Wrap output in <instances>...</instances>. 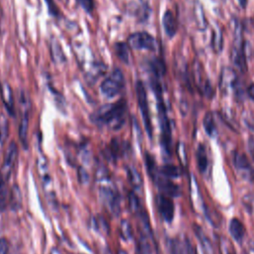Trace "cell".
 <instances>
[{
  "mask_svg": "<svg viewBox=\"0 0 254 254\" xmlns=\"http://www.w3.org/2000/svg\"><path fill=\"white\" fill-rule=\"evenodd\" d=\"M126 112V100L120 98L116 102L100 106L90 114L89 118L91 122L98 127H107L110 130L117 131L125 124Z\"/></svg>",
  "mask_w": 254,
  "mask_h": 254,
  "instance_id": "cell-1",
  "label": "cell"
},
{
  "mask_svg": "<svg viewBox=\"0 0 254 254\" xmlns=\"http://www.w3.org/2000/svg\"><path fill=\"white\" fill-rule=\"evenodd\" d=\"M124 87V74L118 67L114 68L100 84V91L106 98H113Z\"/></svg>",
  "mask_w": 254,
  "mask_h": 254,
  "instance_id": "cell-2",
  "label": "cell"
},
{
  "mask_svg": "<svg viewBox=\"0 0 254 254\" xmlns=\"http://www.w3.org/2000/svg\"><path fill=\"white\" fill-rule=\"evenodd\" d=\"M136 96H137V102L138 106L140 109V112L142 114L143 122L145 129L149 135L150 138H152V133H153V128H152V121H151V116H150V110H149V105H148V98H147V92L145 89V86L141 80H138L136 82Z\"/></svg>",
  "mask_w": 254,
  "mask_h": 254,
  "instance_id": "cell-3",
  "label": "cell"
},
{
  "mask_svg": "<svg viewBox=\"0 0 254 254\" xmlns=\"http://www.w3.org/2000/svg\"><path fill=\"white\" fill-rule=\"evenodd\" d=\"M127 44L133 50L155 51L157 47L155 38L145 31L132 33L127 39Z\"/></svg>",
  "mask_w": 254,
  "mask_h": 254,
  "instance_id": "cell-4",
  "label": "cell"
},
{
  "mask_svg": "<svg viewBox=\"0 0 254 254\" xmlns=\"http://www.w3.org/2000/svg\"><path fill=\"white\" fill-rule=\"evenodd\" d=\"M231 59L233 64L239 68L240 71L244 72L247 69L245 46L243 44L241 30L239 27L235 29V37H234V44L231 52Z\"/></svg>",
  "mask_w": 254,
  "mask_h": 254,
  "instance_id": "cell-5",
  "label": "cell"
},
{
  "mask_svg": "<svg viewBox=\"0 0 254 254\" xmlns=\"http://www.w3.org/2000/svg\"><path fill=\"white\" fill-rule=\"evenodd\" d=\"M191 72H192L193 82L196 85V87L198 88L199 92L205 97H208V98L212 97L213 89H212L210 82H209L207 76L205 75V72H204L202 65L200 64L199 62H197V61L193 62Z\"/></svg>",
  "mask_w": 254,
  "mask_h": 254,
  "instance_id": "cell-6",
  "label": "cell"
},
{
  "mask_svg": "<svg viewBox=\"0 0 254 254\" xmlns=\"http://www.w3.org/2000/svg\"><path fill=\"white\" fill-rule=\"evenodd\" d=\"M232 161L239 177L242 178L244 181L254 183V168L246 155L244 153L236 151L233 154Z\"/></svg>",
  "mask_w": 254,
  "mask_h": 254,
  "instance_id": "cell-7",
  "label": "cell"
},
{
  "mask_svg": "<svg viewBox=\"0 0 254 254\" xmlns=\"http://www.w3.org/2000/svg\"><path fill=\"white\" fill-rule=\"evenodd\" d=\"M155 202L160 216L166 222H172L175 216V203L173 198L164 193H159L156 195Z\"/></svg>",
  "mask_w": 254,
  "mask_h": 254,
  "instance_id": "cell-8",
  "label": "cell"
},
{
  "mask_svg": "<svg viewBox=\"0 0 254 254\" xmlns=\"http://www.w3.org/2000/svg\"><path fill=\"white\" fill-rule=\"evenodd\" d=\"M99 195L103 203L108 207V209L114 213L118 214L120 211V199L117 191L109 186H101L99 188Z\"/></svg>",
  "mask_w": 254,
  "mask_h": 254,
  "instance_id": "cell-9",
  "label": "cell"
},
{
  "mask_svg": "<svg viewBox=\"0 0 254 254\" xmlns=\"http://www.w3.org/2000/svg\"><path fill=\"white\" fill-rule=\"evenodd\" d=\"M151 179L154 182V184L158 187V189L162 191L161 193H164L171 197H177L181 194L180 187L175 183H173L172 180L167 179L162 175H160L159 169L157 173L153 177H151Z\"/></svg>",
  "mask_w": 254,
  "mask_h": 254,
  "instance_id": "cell-10",
  "label": "cell"
},
{
  "mask_svg": "<svg viewBox=\"0 0 254 254\" xmlns=\"http://www.w3.org/2000/svg\"><path fill=\"white\" fill-rule=\"evenodd\" d=\"M18 159V146L17 144L12 141L9 146L6 149L4 159H3V165H2V173L4 175V178L7 180L12 174V171L16 165Z\"/></svg>",
  "mask_w": 254,
  "mask_h": 254,
  "instance_id": "cell-11",
  "label": "cell"
},
{
  "mask_svg": "<svg viewBox=\"0 0 254 254\" xmlns=\"http://www.w3.org/2000/svg\"><path fill=\"white\" fill-rule=\"evenodd\" d=\"M238 83V76L233 68L226 66L221 70L220 89L223 93H230L231 91L236 90Z\"/></svg>",
  "mask_w": 254,
  "mask_h": 254,
  "instance_id": "cell-12",
  "label": "cell"
},
{
  "mask_svg": "<svg viewBox=\"0 0 254 254\" xmlns=\"http://www.w3.org/2000/svg\"><path fill=\"white\" fill-rule=\"evenodd\" d=\"M169 247L172 254H197L196 250L188 238H185L184 240L177 238L171 239Z\"/></svg>",
  "mask_w": 254,
  "mask_h": 254,
  "instance_id": "cell-13",
  "label": "cell"
},
{
  "mask_svg": "<svg viewBox=\"0 0 254 254\" xmlns=\"http://www.w3.org/2000/svg\"><path fill=\"white\" fill-rule=\"evenodd\" d=\"M24 103V102H23ZM30 102H28L25 107L23 114L21 115L20 125H19V139L24 149L28 148V130H29V117H30Z\"/></svg>",
  "mask_w": 254,
  "mask_h": 254,
  "instance_id": "cell-14",
  "label": "cell"
},
{
  "mask_svg": "<svg viewBox=\"0 0 254 254\" xmlns=\"http://www.w3.org/2000/svg\"><path fill=\"white\" fill-rule=\"evenodd\" d=\"M0 95L7 112L11 116H15V101H14L13 91L9 83L7 82L0 83Z\"/></svg>",
  "mask_w": 254,
  "mask_h": 254,
  "instance_id": "cell-15",
  "label": "cell"
},
{
  "mask_svg": "<svg viewBox=\"0 0 254 254\" xmlns=\"http://www.w3.org/2000/svg\"><path fill=\"white\" fill-rule=\"evenodd\" d=\"M228 231L234 241L241 243L246 235V227L244 223L237 217L230 219L228 224Z\"/></svg>",
  "mask_w": 254,
  "mask_h": 254,
  "instance_id": "cell-16",
  "label": "cell"
},
{
  "mask_svg": "<svg viewBox=\"0 0 254 254\" xmlns=\"http://www.w3.org/2000/svg\"><path fill=\"white\" fill-rule=\"evenodd\" d=\"M125 144L126 143L124 141H120L117 138H113L104 151L106 158L110 160H117L119 157L123 155L126 149Z\"/></svg>",
  "mask_w": 254,
  "mask_h": 254,
  "instance_id": "cell-17",
  "label": "cell"
},
{
  "mask_svg": "<svg viewBox=\"0 0 254 254\" xmlns=\"http://www.w3.org/2000/svg\"><path fill=\"white\" fill-rule=\"evenodd\" d=\"M162 24L165 33L169 38H173L178 31V22L171 10H167L162 18Z\"/></svg>",
  "mask_w": 254,
  "mask_h": 254,
  "instance_id": "cell-18",
  "label": "cell"
},
{
  "mask_svg": "<svg viewBox=\"0 0 254 254\" xmlns=\"http://www.w3.org/2000/svg\"><path fill=\"white\" fill-rule=\"evenodd\" d=\"M50 50H51V57L52 61L56 64H65L66 58L65 55L62 49V46L60 42L58 41L57 38L52 37L51 38V43H50Z\"/></svg>",
  "mask_w": 254,
  "mask_h": 254,
  "instance_id": "cell-19",
  "label": "cell"
},
{
  "mask_svg": "<svg viewBox=\"0 0 254 254\" xmlns=\"http://www.w3.org/2000/svg\"><path fill=\"white\" fill-rule=\"evenodd\" d=\"M195 158H196L197 170L201 175H204L208 170L209 161H208L206 148L203 144H198L195 152Z\"/></svg>",
  "mask_w": 254,
  "mask_h": 254,
  "instance_id": "cell-20",
  "label": "cell"
},
{
  "mask_svg": "<svg viewBox=\"0 0 254 254\" xmlns=\"http://www.w3.org/2000/svg\"><path fill=\"white\" fill-rule=\"evenodd\" d=\"M107 69V65L104 64L101 62H95L92 64V65L90 66L88 72L86 73V78L88 79V81L90 82H94L98 79V77L102 76L105 71Z\"/></svg>",
  "mask_w": 254,
  "mask_h": 254,
  "instance_id": "cell-21",
  "label": "cell"
},
{
  "mask_svg": "<svg viewBox=\"0 0 254 254\" xmlns=\"http://www.w3.org/2000/svg\"><path fill=\"white\" fill-rule=\"evenodd\" d=\"M114 53L121 62H123L126 64H129L130 53H129V46L127 43H124V42L115 43L114 44Z\"/></svg>",
  "mask_w": 254,
  "mask_h": 254,
  "instance_id": "cell-22",
  "label": "cell"
},
{
  "mask_svg": "<svg viewBox=\"0 0 254 254\" xmlns=\"http://www.w3.org/2000/svg\"><path fill=\"white\" fill-rule=\"evenodd\" d=\"M127 176H128L130 184L133 186V188H135L137 190L142 188L143 179H142L141 174L138 172V170L135 167L129 166L127 168Z\"/></svg>",
  "mask_w": 254,
  "mask_h": 254,
  "instance_id": "cell-23",
  "label": "cell"
},
{
  "mask_svg": "<svg viewBox=\"0 0 254 254\" xmlns=\"http://www.w3.org/2000/svg\"><path fill=\"white\" fill-rule=\"evenodd\" d=\"M159 173L163 177L170 179V180L179 178L181 176V171L179 170V168L172 164H167V165H164L161 168H159Z\"/></svg>",
  "mask_w": 254,
  "mask_h": 254,
  "instance_id": "cell-24",
  "label": "cell"
},
{
  "mask_svg": "<svg viewBox=\"0 0 254 254\" xmlns=\"http://www.w3.org/2000/svg\"><path fill=\"white\" fill-rule=\"evenodd\" d=\"M203 128L206 134L210 137H214V135L216 134V124L212 112L205 113L203 117Z\"/></svg>",
  "mask_w": 254,
  "mask_h": 254,
  "instance_id": "cell-25",
  "label": "cell"
},
{
  "mask_svg": "<svg viewBox=\"0 0 254 254\" xmlns=\"http://www.w3.org/2000/svg\"><path fill=\"white\" fill-rule=\"evenodd\" d=\"M150 67H151L155 77L163 76L166 72V65H165L164 62L160 59H154L150 63Z\"/></svg>",
  "mask_w": 254,
  "mask_h": 254,
  "instance_id": "cell-26",
  "label": "cell"
},
{
  "mask_svg": "<svg viewBox=\"0 0 254 254\" xmlns=\"http://www.w3.org/2000/svg\"><path fill=\"white\" fill-rule=\"evenodd\" d=\"M212 48L216 53H219L223 47V37L220 28L213 29L212 33Z\"/></svg>",
  "mask_w": 254,
  "mask_h": 254,
  "instance_id": "cell-27",
  "label": "cell"
},
{
  "mask_svg": "<svg viewBox=\"0 0 254 254\" xmlns=\"http://www.w3.org/2000/svg\"><path fill=\"white\" fill-rule=\"evenodd\" d=\"M138 252L139 254H152L151 246L147 240V235L142 233L138 240Z\"/></svg>",
  "mask_w": 254,
  "mask_h": 254,
  "instance_id": "cell-28",
  "label": "cell"
},
{
  "mask_svg": "<svg viewBox=\"0 0 254 254\" xmlns=\"http://www.w3.org/2000/svg\"><path fill=\"white\" fill-rule=\"evenodd\" d=\"M128 200H129V206H130V209L133 213H135L136 215L138 213H140L143 209L141 208V204H140V200L137 196L136 193L134 192H130L129 193V196H128Z\"/></svg>",
  "mask_w": 254,
  "mask_h": 254,
  "instance_id": "cell-29",
  "label": "cell"
},
{
  "mask_svg": "<svg viewBox=\"0 0 254 254\" xmlns=\"http://www.w3.org/2000/svg\"><path fill=\"white\" fill-rule=\"evenodd\" d=\"M120 234L122 239L129 240L132 237V227L127 220H122L120 224Z\"/></svg>",
  "mask_w": 254,
  "mask_h": 254,
  "instance_id": "cell-30",
  "label": "cell"
},
{
  "mask_svg": "<svg viewBox=\"0 0 254 254\" xmlns=\"http://www.w3.org/2000/svg\"><path fill=\"white\" fill-rule=\"evenodd\" d=\"M6 201V187H5V178L0 169V205L5 204Z\"/></svg>",
  "mask_w": 254,
  "mask_h": 254,
  "instance_id": "cell-31",
  "label": "cell"
},
{
  "mask_svg": "<svg viewBox=\"0 0 254 254\" xmlns=\"http://www.w3.org/2000/svg\"><path fill=\"white\" fill-rule=\"evenodd\" d=\"M78 5L88 14H91L94 9V1L93 0H76Z\"/></svg>",
  "mask_w": 254,
  "mask_h": 254,
  "instance_id": "cell-32",
  "label": "cell"
},
{
  "mask_svg": "<svg viewBox=\"0 0 254 254\" xmlns=\"http://www.w3.org/2000/svg\"><path fill=\"white\" fill-rule=\"evenodd\" d=\"M49 9V12L54 17H59L61 15V11L54 0H45Z\"/></svg>",
  "mask_w": 254,
  "mask_h": 254,
  "instance_id": "cell-33",
  "label": "cell"
},
{
  "mask_svg": "<svg viewBox=\"0 0 254 254\" xmlns=\"http://www.w3.org/2000/svg\"><path fill=\"white\" fill-rule=\"evenodd\" d=\"M12 197H13V205H16L17 207L21 204V193L17 187H14V190L12 191Z\"/></svg>",
  "mask_w": 254,
  "mask_h": 254,
  "instance_id": "cell-34",
  "label": "cell"
},
{
  "mask_svg": "<svg viewBox=\"0 0 254 254\" xmlns=\"http://www.w3.org/2000/svg\"><path fill=\"white\" fill-rule=\"evenodd\" d=\"M77 174H78V179H79V181H80L81 183H84V184H85V183L88 182V180H89V175H88V173L85 171V169L79 167Z\"/></svg>",
  "mask_w": 254,
  "mask_h": 254,
  "instance_id": "cell-35",
  "label": "cell"
},
{
  "mask_svg": "<svg viewBox=\"0 0 254 254\" xmlns=\"http://www.w3.org/2000/svg\"><path fill=\"white\" fill-rule=\"evenodd\" d=\"M9 250L8 241L5 238H0V254H7Z\"/></svg>",
  "mask_w": 254,
  "mask_h": 254,
  "instance_id": "cell-36",
  "label": "cell"
},
{
  "mask_svg": "<svg viewBox=\"0 0 254 254\" xmlns=\"http://www.w3.org/2000/svg\"><path fill=\"white\" fill-rule=\"evenodd\" d=\"M247 146H248V151H249V154L251 155V158L254 162V138L253 137H250L249 140H248V143H247Z\"/></svg>",
  "mask_w": 254,
  "mask_h": 254,
  "instance_id": "cell-37",
  "label": "cell"
},
{
  "mask_svg": "<svg viewBox=\"0 0 254 254\" xmlns=\"http://www.w3.org/2000/svg\"><path fill=\"white\" fill-rule=\"evenodd\" d=\"M247 94L248 96L254 101V83H251L247 88Z\"/></svg>",
  "mask_w": 254,
  "mask_h": 254,
  "instance_id": "cell-38",
  "label": "cell"
},
{
  "mask_svg": "<svg viewBox=\"0 0 254 254\" xmlns=\"http://www.w3.org/2000/svg\"><path fill=\"white\" fill-rule=\"evenodd\" d=\"M238 1V4L241 8H246L247 6V0H237Z\"/></svg>",
  "mask_w": 254,
  "mask_h": 254,
  "instance_id": "cell-39",
  "label": "cell"
},
{
  "mask_svg": "<svg viewBox=\"0 0 254 254\" xmlns=\"http://www.w3.org/2000/svg\"><path fill=\"white\" fill-rule=\"evenodd\" d=\"M51 254H62V253H61L59 250H57V249H54V250H52Z\"/></svg>",
  "mask_w": 254,
  "mask_h": 254,
  "instance_id": "cell-40",
  "label": "cell"
},
{
  "mask_svg": "<svg viewBox=\"0 0 254 254\" xmlns=\"http://www.w3.org/2000/svg\"><path fill=\"white\" fill-rule=\"evenodd\" d=\"M2 135H3V129L0 127V140H1V138H2Z\"/></svg>",
  "mask_w": 254,
  "mask_h": 254,
  "instance_id": "cell-41",
  "label": "cell"
},
{
  "mask_svg": "<svg viewBox=\"0 0 254 254\" xmlns=\"http://www.w3.org/2000/svg\"><path fill=\"white\" fill-rule=\"evenodd\" d=\"M118 254H127L125 251H123V250H120V251H118Z\"/></svg>",
  "mask_w": 254,
  "mask_h": 254,
  "instance_id": "cell-42",
  "label": "cell"
},
{
  "mask_svg": "<svg viewBox=\"0 0 254 254\" xmlns=\"http://www.w3.org/2000/svg\"><path fill=\"white\" fill-rule=\"evenodd\" d=\"M228 254H234V253H228Z\"/></svg>",
  "mask_w": 254,
  "mask_h": 254,
  "instance_id": "cell-43",
  "label": "cell"
}]
</instances>
